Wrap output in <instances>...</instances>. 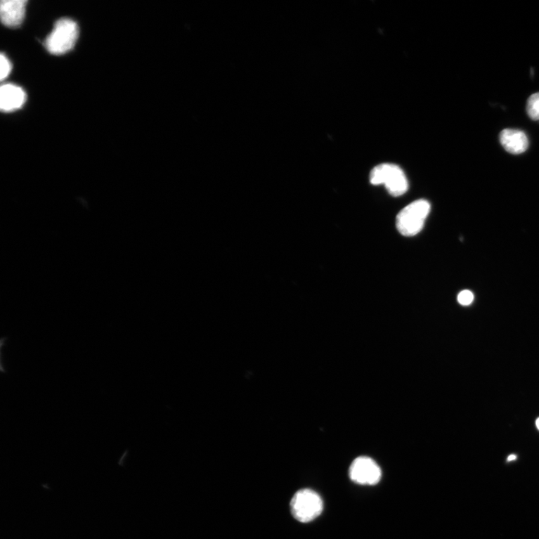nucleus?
Segmentation results:
<instances>
[{
  "label": "nucleus",
  "instance_id": "6e6552de",
  "mask_svg": "<svg viewBox=\"0 0 539 539\" xmlns=\"http://www.w3.org/2000/svg\"><path fill=\"white\" fill-rule=\"evenodd\" d=\"M500 141L505 150L512 155H521L529 147L527 136L519 130H503L500 134Z\"/></svg>",
  "mask_w": 539,
  "mask_h": 539
},
{
  "label": "nucleus",
  "instance_id": "f257e3e1",
  "mask_svg": "<svg viewBox=\"0 0 539 539\" xmlns=\"http://www.w3.org/2000/svg\"><path fill=\"white\" fill-rule=\"evenodd\" d=\"M430 203L425 200H417L401 210L396 217L398 232L406 237L420 233L430 213Z\"/></svg>",
  "mask_w": 539,
  "mask_h": 539
},
{
  "label": "nucleus",
  "instance_id": "9d476101",
  "mask_svg": "<svg viewBox=\"0 0 539 539\" xmlns=\"http://www.w3.org/2000/svg\"><path fill=\"white\" fill-rule=\"evenodd\" d=\"M11 71V64L7 57L1 54L0 56V79H5Z\"/></svg>",
  "mask_w": 539,
  "mask_h": 539
},
{
  "label": "nucleus",
  "instance_id": "20e7f679",
  "mask_svg": "<svg viewBox=\"0 0 539 539\" xmlns=\"http://www.w3.org/2000/svg\"><path fill=\"white\" fill-rule=\"evenodd\" d=\"M323 500L317 493L311 489L297 491L291 501V510L298 521H313L323 511Z\"/></svg>",
  "mask_w": 539,
  "mask_h": 539
},
{
  "label": "nucleus",
  "instance_id": "f03ea898",
  "mask_svg": "<svg viewBox=\"0 0 539 539\" xmlns=\"http://www.w3.org/2000/svg\"><path fill=\"white\" fill-rule=\"evenodd\" d=\"M370 182L373 186H385L391 196H403L408 190L407 177L399 167L383 164L375 167L371 171Z\"/></svg>",
  "mask_w": 539,
  "mask_h": 539
},
{
  "label": "nucleus",
  "instance_id": "ddd939ff",
  "mask_svg": "<svg viewBox=\"0 0 539 539\" xmlns=\"http://www.w3.org/2000/svg\"><path fill=\"white\" fill-rule=\"evenodd\" d=\"M536 427L539 430V418L536 420Z\"/></svg>",
  "mask_w": 539,
  "mask_h": 539
},
{
  "label": "nucleus",
  "instance_id": "f8f14e48",
  "mask_svg": "<svg viewBox=\"0 0 539 539\" xmlns=\"http://www.w3.org/2000/svg\"><path fill=\"white\" fill-rule=\"evenodd\" d=\"M516 458H517V456H516L515 455H511L508 457V462L516 460Z\"/></svg>",
  "mask_w": 539,
  "mask_h": 539
},
{
  "label": "nucleus",
  "instance_id": "9b49d317",
  "mask_svg": "<svg viewBox=\"0 0 539 539\" xmlns=\"http://www.w3.org/2000/svg\"><path fill=\"white\" fill-rule=\"evenodd\" d=\"M474 299V294L469 291L465 290L460 292L457 296V301L463 306H468L472 304Z\"/></svg>",
  "mask_w": 539,
  "mask_h": 539
},
{
  "label": "nucleus",
  "instance_id": "0eeeda50",
  "mask_svg": "<svg viewBox=\"0 0 539 539\" xmlns=\"http://www.w3.org/2000/svg\"><path fill=\"white\" fill-rule=\"evenodd\" d=\"M26 94L20 87L5 84L0 89V108L3 112L17 110L25 105Z\"/></svg>",
  "mask_w": 539,
  "mask_h": 539
},
{
  "label": "nucleus",
  "instance_id": "7ed1b4c3",
  "mask_svg": "<svg viewBox=\"0 0 539 539\" xmlns=\"http://www.w3.org/2000/svg\"><path fill=\"white\" fill-rule=\"evenodd\" d=\"M79 28L76 22L67 18L56 22L55 27L46 39V48L54 55H62L70 51L77 42Z\"/></svg>",
  "mask_w": 539,
  "mask_h": 539
},
{
  "label": "nucleus",
  "instance_id": "39448f33",
  "mask_svg": "<svg viewBox=\"0 0 539 539\" xmlns=\"http://www.w3.org/2000/svg\"><path fill=\"white\" fill-rule=\"evenodd\" d=\"M349 476L355 483L374 486L382 479V469L372 458L361 456L350 466Z\"/></svg>",
  "mask_w": 539,
  "mask_h": 539
},
{
  "label": "nucleus",
  "instance_id": "423d86ee",
  "mask_svg": "<svg viewBox=\"0 0 539 539\" xmlns=\"http://www.w3.org/2000/svg\"><path fill=\"white\" fill-rule=\"evenodd\" d=\"M27 4L26 0H3L0 5L3 24L11 28L18 27L25 20Z\"/></svg>",
  "mask_w": 539,
  "mask_h": 539
},
{
  "label": "nucleus",
  "instance_id": "1a4fd4ad",
  "mask_svg": "<svg viewBox=\"0 0 539 539\" xmlns=\"http://www.w3.org/2000/svg\"><path fill=\"white\" fill-rule=\"evenodd\" d=\"M526 112L531 119L539 120V93L532 95L527 100Z\"/></svg>",
  "mask_w": 539,
  "mask_h": 539
}]
</instances>
